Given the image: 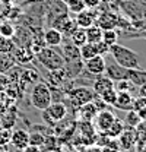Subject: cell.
I'll return each mask as SVG.
<instances>
[{
	"instance_id": "cell-1",
	"label": "cell",
	"mask_w": 146,
	"mask_h": 152,
	"mask_svg": "<svg viewBox=\"0 0 146 152\" xmlns=\"http://www.w3.org/2000/svg\"><path fill=\"white\" fill-rule=\"evenodd\" d=\"M108 53L115 63H118L120 66H123L126 69H139L140 67L139 54L128 47H124V45L115 42V44L110 45Z\"/></svg>"
},
{
	"instance_id": "cell-2",
	"label": "cell",
	"mask_w": 146,
	"mask_h": 152,
	"mask_svg": "<svg viewBox=\"0 0 146 152\" xmlns=\"http://www.w3.org/2000/svg\"><path fill=\"white\" fill-rule=\"evenodd\" d=\"M35 57L48 72L63 67L64 63H66V58L63 57V54L58 53L57 50H54L53 47H48V45L41 47V50L35 54Z\"/></svg>"
},
{
	"instance_id": "cell-3",
	"label": "cell",
	"mask_w": 146,
	"mask_h": 152,
	"mask_svg": "<svg viewBox=\"0 0 146 152\" xmlns=\"http://www.w3.org/2000/svg\"><path fill=\"white\" fill-rule=\"evenodd\" d=\"M53 102V95L47 83L38 82L31 89V104L36 110H45Z\"/></svg>"
},
{
	"instance_id": "cell-4",
	"label": "cell",
	"mask_w": 146,
	"mask_h": 152,
	"mask_svg": "<svg viewBox=\"0 0 146 152\" xmlns=\"http://www.w3.org/2000/svg\"><path fill=\"white\" fill-rule=\"evenodd\" d=\"M95 95L96 94L93 92V89L88 88V86H77V88H73L67 92V99H69V102H70V105L73 108L77 110L83 104L93 101Z\"/></svg>"
},
{
	"instance_id": "cell-5",
	"label": "cell",
	"mask_w": 146,
	"mask_h": 152,
	"mask_svg": "<svg viewBox=\"0 0 146 152\" xmlns=\"http://www.w3.org/2000/svg\"><path fill=\"white\" fill-rule=\"evenodd\" d=\"M44 114V120L50 124H55L61 120H64V117L67 115V107L58 101V102H51L45 110H42Z\"/></svg>"
},
{
	"instance_id": "cell-6",
	"label": "cell",
	"mask_w": 146,
	"mask_h": 152,
	"mask_svg": "<svg viewBox=\"0 0 146 152\" xmlns=\"http://www.w3.org/2000/svg\"><path fill=\"white\" fill-rule=\"evenodd\" d=\"M118 146L121 151H130L136 143H137V133L134 127L126 126L124 130L121 132V134L118 136Z\"/></svg>"
},
{
	"instance_id": "cell-7",
	"label": "cell",
	"mask_w": 146,
	"mask_h": 152,
	"mask_svg": "<svg viewBox=\"0 0 146 152\" xmlns=\"http://www.w3.org/2000/svg\"><path fill=\"white\" fill-rule=\"evenodd\" d=\"M115 118L117 117L111 111H108V110H99L98 113L95 114V117H93L96 130L98 132H102V133H107V130L110 129V126L112 124V121Z\"/></svg>"
},
{
	"instance_id": "cell-8",
	"label": "cell",
	"mask_w": 146,
	"mask_h": 152,
	"mask_svg": "<svg viewBox=\"0 0 146 152\" xmlns=\"http://www.w3.org/2000/svg\"><path fill=\"white\" fill-rule=\"evenodd\" d=\"M54 28L55 29H58L63 35H70L73 31L77 28V25H76V20L73 18H70L67 13H63V15H60V16H57L54 19Z\"/></svg>"
},
{
	"instance_id": "cell-9",
	"label": "cell",
	"mask_w": 146,
	"mask_h": 152,
	"mask_svg": "<svg viewBox=\"0 0 146 152\" xmlns=\"http://www.w3.org/2000/svg\"><path fill=\"white\" fill-rule=\"evenodd\" d=\"M105 66H107V61H105V57L102 56V54H96V56H93L92 58L85 61V69L92 76L104 75Z\"/></svg>"
},
{
	"instance_id": "cell-10",
	"label": "cell",
	"mask_w": 146,
	"mask_h": 152,
	"mask_svg": "<svg viewBox=\"0 0 146 152\" xmlns=\"http://www.w3.org/2000/svg\"><path fill=\"white\" fill-rule=\"evenodd\" d=\"M95 23L104 31V29H114L120 25V18L114 12H101L98 13Z\"/></svg>"
},
{
	"instance_id": "cell-11",
	"label": "cell",
	"mask_w": 146,
	"mask_h": 152,
	"mask_svg": "<svg viewBox=\"0 0 146 152\" xmlns=\"http://www.w3.org/2000/svg\"><path fill=\"white\" fill-rule=\"evenodd\" d=\"M105 76H108L110 79H112L114 82L117 80H123V79H127V73H128V69L120 66L118 63L112 61L105 66Z\"/></svg>"
},
{
	"instance_id": "cell-12",
	"label": "cell",
	"mask_w": 146,
	"mask_h": 152,
	"mask_svg": "<svg viewBox=\"0 0 146 152\" xmlns=\"http://www.w3.org/2000/svg\"><path fill=\"white\" fill-rule=\"evenodd\" d=\"M10 143L22 151L23 148H26L29 145V133L26 132L25 129H16L13 132L10 133Z\"/></svg>"
},
{
	"instance_id": "cell-13",
	"label": "cell",
	"mask_w": 146,
	"mask_h": 152,
	"mask_svg": "<svg viewBox=\"0 0 146 152\" xmlns=\"http://www.w3.org/2000/svg\"><path fill=\"white\" fill-rule=\"evenodd\" d=\"M96 16H98V13H95L92 9H83L82 12H79V13H76V25L79 26V28H88V26H91L95 23V20H96Z\"/></svg>"
},
{
	"instance_id": "cell-14",
	"label": "cell",
	"mask_w": 146,
	"mask_h": 152,
	"mask_svg": "<svg viewBox=\"0 0 146 152\" xmlns=\"http://www.w3.org/2000/svg\"><path fill=\"white\" fill-rule=\"evenodd\" d=\"M133 96L130 94V91H117V99L114 102L112 107L123 110V111H128L133 108Z\"/></svg>"
},
{
	"instance_id": "cell-15",
	"label": "cell",
	"mask_w": 146,
	"mask_h": 152,
	"mask_svg": "<svg viewBox=\"0 0 146 152\" xmlns=\"http://www.w3.org/2000/svg\"><path fill=\"white\" fill-rule=\"evenodd\" d=\"M114 88V80L110 79L108 76L105 75H99L95 77V80L92 82V89L96 95H101L102 92L108 91V89H112Z\"/></svg>"
},
{
	"instance_id": "cell-16",
	"label": "cell",
	"mask_w": 146,
	"mask_h": 152,
	"mask_svg": "<svg viewBox=\"0 0 146 152\" xmlns=\"http://www.w3.org/2000/svg\"><path fill=\"white\" fill-rule=\"evenodd\" d=\"M12 56L15 58V63H29L32 58H34V53L32 50L28 47V45H22V47H15L13 51H12Z\"/></svg>"
},
{
	"instance_id": "cell-17",
	"label": "cell",
	"mask_w": 146,
	"mask_h": 152,
	"mask_svg": "<svg viewBox=\"0 0 146 152\" xmlns=\"http://www.w3.org/2000/svg\"><path fill=\"white\" fill-rule=\"evenodd\" d=\"M42 38H44V44L48 45V47H58L63 42V34L58 29H55L54 26L53 28H48L42 34Z\"/></svg>"
},
{
	"instance_id": "cell-18",
	"label": "cell",
	"mask_w": 146,
	"mask_h": 152,
	"mask_svg": "<svg viewBox=\"0 0 146 152\" xmlns=\"http://www.w3.org/2000/svg\"><path fill=\"white\" fill-rule=\"evenodd\" d=\"M127 80L131 82L133 86H140L146 83V72L142 70L140 67L139 69H128V73H127Z\"/></svg>"
},
{
	"instance_id": "cell-19",
	"label": "cell",
	"mask_w": 146,
	"mask_h": 152,
	"mask_svg": "<svg viewBox=\"0 0 146 152\" xmlns=\"http://www.w3.org/2000/svg\"><path fill=\"white\" fill-rule=\"evenodd\" d=\"M79 51H80V58L83 61L89 60V58H92L96 54H99L98 44H95V42H85L82 47H79Z\"/></svg>"
},
{
	"instance_id": "cell-20",
	"label": "cell",
	"mask_w": 146,
	"mask_h": 152,
	"mask_svg": "<svg viewBox=\"0 0 146 152\" xmlns=\"http://www.w3.org/2000/svg\"><path fill=\"white\" fill-rule=\"evenodd\" d=\"M48 79H50V82H51L53 85H55V86L61 85V83L67 79V73H66L64 66H63V67H60V69H55V70H50V73H48Z\"/></svg>"
},
{
	"instance_id": "cell-21",
	"label": "cell",
	"mask_w": 146,
	"mask_h": 152,
	"mask_svg": "<svg viewBox=\"0 0 146 152\" xmlns=\"http://www.w3.org/2000/svg\"><path fill=\"white\" fill-rule=\"evenodd\" d=\"M85 31H86V39H88V42H95L96 44V42H99L102 39V29L96 23L88 26Z\"/></svg>"
},
{
	"instance_id": "cell-22",
	"label": "cell",
	"mask_w": 146,
	"mask_h": 152,
	"mask_svg": "<svg viewBox=\"0 0 146 152\" xmlns=\"http://www.w3.org/2000/svg\"><path fill=\"white\" fill-rule=\"evenodd\" d=\"M63 57L66 60H74V58H80V51L79 47H76L72 41L66 42L63 45Z\"/></svg>"
},
{
	"instance_id": "cell-23",
	"label": "cell",
	"mask_w": 146,
	"mask_h": 152,
	"mask_svg": "<svg viewBox=\"0 0 146 152\" xmlns=\"http://www.w3.org/2000/svg\"><path fill=\"white\" fill-rule=\"evenodd\" d=\"M15 66V58L12 53H0V73H6Z\"/></svg>"
},
{
	"instance_id": "cell-24",
	"label": "cell",
	"mask_w": 146,
	"mask_h": 152,
	"mask_svg": "<svg viewBox=\"0 0 146 152\" xmlns=\"http://www.w3.org/2000/svg\"><path fill=\"white\" fill-rule=\"evenodd\" d=\"M70 41H72L76 47H82L85 42H88L85 28H79V26H77L72 34H70Z\"/></svg>"
},
{
	"instance_id": "cell-25",
	"label": "cell",
	"mask_w": 146,
	"mask_h": 152,
	"mask_svg": "<svg viewBox=\"0 0 146 152\" xmlns=\"http://www.w3.org/2000/svg\"><path fill=\"white\" fill-rule=\"evenodd\" d=\"M16 34V28L13 26V23L9 19H3L0 22V35L6 38H13Z\"/></svg>"
},
{
	"instance_id": "cell-26",
	"label": "cell",
	"mask_w": 146,
	"mask_h": 152,
	"mask_svg": "<svg viewBox=\"0 0 146 152\" xmlns=\"http://www.w3.org/2000/svg\"><path fill=\"white\" fill-rule=\"evenodd\" d=\"M124 127H126V124H124V121L123 120H120V118H115L114 121H112V124L110 126V129L107 130V136L110 137H118L121 132L124 130Z\"/></svg>"
},
{
	"instance_id": "cell-27",
	"label": "cell",
	"mask_w": 146,
	"mask_h": 152,
	"mask_svg": "<svg viewBox=\"0 0 146 152\" xmlns=\"http://www.w3.org/2000/svg\"><path fill=\"white\" fill-rule=\"evenodd\" d=\"M117 39H118V32H117V29L114 28V29H104L102 31V42L104 44H107V45H112V44H115L117 42Z\"/></svg>"
},
{
	"instance_id": "cell-28",
	"label": "cell",
	"mask_w": 146,
	"mask_h": 152,
	"mask_svg": "<svg viewBox=\"0 0 146 152\" xmlns=\"http://www.w3.org/2000/svg\"><path fill=\"white\" fill-rule=\"evenodd\" d=\"M99 98H101V101L105 104V105H114V102H115V99H117V89L115 88H112V89H108V91H105V92H102V94L99 95Z\"/></svg>"
},
{
	"instance_id": "cell-29",
	"label": "cell",
	"mask_w": 146,
	"mask_h": 152,
	"mask_svg": "<svg viewBox=\"0 0 146 152\" xmlns=\"http://www.w3.org/2000/svg\"><path fill=\"white\" fill-rule=\"evenodd\" d=\"M140 121H142V118H140V115H139L137 111H134V110H128L127 114H126V120H124V124H126V126L136 127Z\"/></svg>"
},
{
	"instance_id": "cell-30",
	"label": "cell",
	"mask_w": 146,
	"mask_h": 152,
	"mask_svg": "<svg viewBox=\"0 0 146 152\" xmlns=\"http://www.w3.org/2000/svg\"><path fill=\"white\" fill-rule=\"evenodd\" d=\"M134 129L137 133V146L146 145V121H140Z\"/></svg>"
},
{
	"instance_id": "cell-31",
	"label": "cell",
	"mask_w": 146,
	"mask_h": 152,
	"mask_svg": "<svg viewBox=\"0 0 146 152\" xmlns=\"http://www.w3.org/2000/svg\"><path fill=\"white\" fill-rule=\"evenodd\" d=\"M15 48V42L12 38H6L0 35V53H12Z\"/></svg>"
},
{
	"instance_id": "cell-32",
	"label": "cell",
	"mask_w": 146,
	"mask_h": 152,
	"mask_svg": "<svg viewBox=\"0 0 146 152\" xmlns=\"http://www.w3.org/2000/svg\"><path fill=\"white\" fill-rule=\"evenodd\" d=\"M13 6L12 0H0V19H7V15Z\"/></svg>"
},
{
	"instance_id": "cell-33",
	"label": "cell",
	"mask_w": 146,
	"mask_h": 152,
	"mask_svg": "<svg viewBox=\"0 0 146 152\" xmlns=\"http://www.w3.org/2000/svg\"><path fill=\"white\" fill-rule=\"evenodd\" d=\"M66 3H67L69 10L73 12V13H79V12H82L83 9H86L82 0H67Z\"/></svg>"
},
{
	"instance_id": "cell-34",
	"label": "cell",
	"mask_w": 146,
	"mask_h": 152,
	"mask_svg": "<svg viewBox=\"0 0 146 152\" xmlns=\"http://www.w3.org/2000/svg\"><path fill=\"white\" fill-rule=\"evenodd\" d=\"M44 140H45V136L41 134V133H29V145H34V146H42L44 145Z\"/></svg>"
},
{
	"instance_id": "cell-35",
	"label": "cell",
	"mask_w": 146,
	"mask_h": 152,
	"mask_svg": "<svg viewBox=\"0 0 146 152\" xmlns=\"http://www.w3.org/2000/svg\"><path fill=\"white\" fill-rule=\"evenodd\" d=\"M131 110H134V111H145L146 110V96H137L136 99H133V108Z\"/></svg>"
},
{
	"instance_id": "cell-36",
	"label": "cell",
	"mask_w": 146,
	"mask_h": 152,
	"mask_svg": "<svg viewBox=\"0 0 146 152\" xmlns=\"http://www.w3.org/2000/svg\"><path fill=\"white\" fill-rule=\"evenodd\" d=\"M114 88H115L117 91H130V89L133 88V85H131L130 80L123 79V80H117V82H114Z\"/></svg>"
},
{
	"instance_id": "cell-37",
	"label": "cell",
	"mask_w": 146,
	"mask_h": 152,
	"mask_svg": "<svg viewBox=\"0 0 146 152\" xmlns=\"http://www.w3.org/2000/svg\"><path fill=\"white\" fill-rule=\"evenodd\" d=\"M10 130L9 129H0V146L10 142Z\"/></svg>"
},
{
	"instance_id": "cell-38",
	"label": "cell",
	"mask_w": 146,
	"mask_h": 152,
	"mask_svg": "<svg viewBox=\"0 0 146 152\" xmlns=\"http://www.w3.org/2000/svg\"><path fill=\"white\" fill-rule=\"evenodd\" d=\"M82 1H83V4H85L86 9H95L101 3V0H82Z\"/></svg>"
},
{
	"instance_id": "cell-39",
	"label": "cell",
	"mask_w": 146,
	"mask_h": 152,
	"mask_svg": "<svg viewBox=\"0 0 146 152\" xmlns=\"http://www.w3.org/2000/svg\"><path fill=\"white\" fill-rule=\"evenodd\" d=\"M22 152H41V148L39 146H34V145H28L26 148H23Z\"/></svg>"
},
{
	"instance_id": "cell-40",
	"label": "cell",
	"mask_w": 146,
	"mask_h": 152,
	"mask_svg": "<svg viewBox=\"0 0 146 152\" xmlns=\"http://www.w3.org/2000/svg\"><path fill=\"white\" fill-rule=\"evenodd\" d=\"M80 152H102V151H101V148H95V146L92 148V146H86V148H83Z\"/></svg>"
},
{
	"instance_id": "cell-41",
	"label": "cell",
	"mask_w": 146,
	"mask_h": 152,
	"mask_svg": "<svg viewBox=\"0 0 146 152\" xmlns=\"http://www.w3.org/2000/svg\"><path fill=\"white\" fill-rule=\"evenodd\" d=\"M139 95H140V96H146V83L139 86Z\"/></svg>"
},
{
	"instance_id": "cell-42",
	"label": "cell",
	"mask_w": 146,
	"mask_h": 152,
	"mask_svg": "<svg viewBox=\"0 0 146 152\" xmlns=\"http://www.w3.org/2000/svg\"><path fill=\"white\" fill-rule=\"evenodd\" d=\"M101 1H108V0H101Z\"/></svg>"
},
{
	"instance_id": "cell-43",
	"label": "cell",
	"mask_w": 146,
	"mask_h": 152,
	"mask_svg": "<svg viewBox=\"0 0 146 152\" xmlns=\"http://www.w3.org/2000/svg\"><path fill=\"white\" fill-rule=\"evenodd\" d=\"M0 152H7V151H4V149H3V151H0Z\"/></svg>"
},
{
	"instance_id": "cell-44",
	"label": "cell",
	"mask_w": 146,
	"mask_h": 152,
	"mask_svg": "<svg viewBox=\"0 0 146 152\" xmlns=\"http://www.w3.org/2000/svg\"><path fill=\"white\" fill-rule=\"evenodd\" d=\"M121 1H128V0H121Z\"/></svg>"
},
{
	"instance_id": "cell-45",
	"label": "cell",
	"mask_w": 146,
	"mask_h": 152,
	"mask_svg": "<svg viewBox=\"0 0 146 152\" xmlns=\"http://www.w3.org/2000/svg\"><path fill=\"white\" fill-rule=\"evenodd\" d=\"M63 1H64V3H66V1H67V0H63Z\"/></svg>"
},
{
	"instance_id": "cell-46",
	"label": "cell",
	"mask_w": 146,
	"mask_h": 152,
	"mask_svg": "<svg viewBox=\"0 0 146 152\" xmlns=\"http://www.w3.org/2000/svg\"><path fill=\"white\" fill-rule=\"evenodd\" d=\"M12 1H13V0H12Z\"/></svg>"
}]
</instances>
